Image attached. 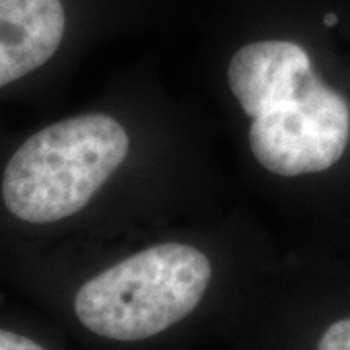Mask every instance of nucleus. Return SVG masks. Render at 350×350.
<instances>
[{
    "label": "nucleus",
    "instance_id": "20e7f679",
    "mask_svg": "<svg viewBox=\"0 0 350 350\" xmlns=\"http://www.w3.org/2000/svg\"><path fill=\"white\" fill-rule=\"evenodd\" d=\"M317 350H350V317L329 327L319 340Z\"/></svg>",
    "mask_w": 350,
    "mask_h": 350
},
{
    "label": "nucleus",
    "instance_id": "423d86ee",
    "mask_svg": "<svg viewBox=\"0 0 350 350\" xmlns=\"http://www.w3.org/2000/svg\"><path fill=\"white\" fill-rule=\"evenodd\" d=\"M325 25H329V27L337 25V16H335V14H327V16H325Z\"/></svg>",
    "mask_w": 350,
    "mask_h": 350
},
{
    "label": "nucleus",
    "instance_id": "f03ea898",
    "mask_svg": "<svg viewBox=\"0 0 350 350\" xmlns=\"http://www.w3.org/2000/svg\"><path fill=\"white\" fill-rule=\"evenodd\" d=\"M211 276L202 251L160 243L84 282L75 296V313L100 337L142 340L185 319L202 300Z\"/></svg>",
    "mask_w": 350,
    "mask_h": 350
},
{
    "label": "nucleus",
    "instance_id": "f257e3e1",
    "mask_svg": "<svg viewBox=\"0 0 350 350\" xmlns=\"http://www.w3.org/2000/svg\"><path fill=\"white\" fill-rule=\"evenodd\" d=\"M129 135L113 117L84 113L20 142L0 172V208L18 224L53 226L84 211L125 162Z\"/></svg>",
    "mask_w": 350,
    "mask_h": 350
},
{
    "label": "nucleus",
    "instance_id": "7ed1b4c3",
    "mask_svg": "<svg viewBox=\"0 0 350 350\" xmlns=\"http://www.w3.org/2000/svg\"><path fill=\"white\" fill-rule=\"evenodd\" d=\"M349 137V103L315 75L312 63L276 84L250 126L255 160L284 177L329 170L345 154Z\"/></svg>",
    "mask_w": 350,
    "mask_h": 350
},
{
    "label": "nucleus",
    "instance_id": "39448f33",
    "mask_svg": "<svg viewBox=\"0 0 350 350\" xmlns=\"http://www.w3.org/2000/svg\"><path fill=\"white\" fill-rule=\"evenodd\" d=\"M0 350H47L36 342L33 338L25 337L22 333L0 329Z\"/></svg>",
    "mask_w": 350,
    "mask_h": 350
}]
</instances>
